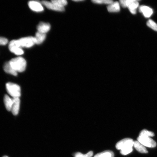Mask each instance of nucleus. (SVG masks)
<instances>
[{
  "mask_svg": "<svg viewBox=\"0 0 157 157\" xmlns=\"http://www.w3.org/2000/svg\"><path fill=\"white\" fill-rule=\"evenodd\" d=\"M9 62L11 67L17 72L24 71L26 67V60L21 57L12 59Z\"/></svg>",
  "mask_w": 157,
  "mask_h": 157,
  "instance_id": "1",
  "label": "nucleus"
},
{
  "mask_svg": "<svg viewBox=\"0 0 157 157\" xmlns=\"http://www.w3.org/2000/svg\"><path fill=\"white\" fill-rule=\"evenodd\" d=\"M15 44L20 48H29L36 44L35 37L29 36L14 40Z\"/></svg>",
  "mask_w": 157,
  "mask_h": 157,
  "instance_id": "2",
  "label": "nucleus"
},
{
  "mask_svg": "<svg viewBox=\"0 0 157 157\" xmlns=\"http://www.w3.org/2000/svg\"><path fill=\"white\" fill-rule=\"evenodd\" d=\"M6 88L8 93L13 98H19L21 95V89L17 84L8 83L6 84Z\"/></svg>",
  "mask_w": 157,
  "mask_h": 157,
  "instance_id": "3",
  "label": "nucleus"
},
{
  "mask_svg": "<svg viewBox=\"0 0 157 157\" xmlns=\"http://www.w3.org/2000/svg\"><path fill=\"white\" fill-rule=\"evenodd\" d=\"M121 5L124 8H128L129 11L133 14H136V9L139 3L136 0H121L120 1Z\"/></svg>",
  "mask_w": 157,
  "mask_h": 157,
  "instance_id": "4",
  "label": "nucleus"
},
{
  "mask_svg": "<svg viewBox=\"0 0 157 157\" xmlns=\"http://www.w3.org/2000/svg\"><path fill=\"white\" fill-rule=\"evenodd\" d=\"M133 141L130 138H125L117 142L116 147L117 150H122L127 148H132L133 146Z\"/></svg>",
  "mask_w": 157,
  "mask_h": 157,
  "instance_id": "5",
  "label": "nucleus"
},
{
  "mask_svg": "<svg viewBox=\"0 0 157 157\" xmlns=\"http://www.w3.org/2000/svg\"><path fill=\"white\" fill-rule=\"evenodd\" d=\"M137 141L145 147L154 148L156 146V142L150 137L139 136L137 139Z\"/></svg>",
  "mask_w": 157,
  "mask_h": 157,
  "instance_id": "6",
  "label": "nucleus"
},
{
  "mask_svg": "<svg viewBox=\"0 0 157 157\" xmlns=\"http://www.w3.org/2000/svg\"><path fill=\"white\" fill-rule=\"evenodd\" d=\"M29 8L32 10L40 12L44 10V8L40 2L38 1H30L29 2Z\"/></svg>",
  "mask_w": 157,
  "mask_h": 157,
  "instance_id": "7",
  "label": "nucleus"
},
{
  "mask_svg": "<svg viewBox=\"0 0 157 157\" xmlns=\"http://www.w3.org/2000/svg\"><path fill=\"white\" fill-rule=\"evenodd\" d=\"M9 48L10 51L15 55L20 56L24 54L22 49L15 44L14 40L11 41L10 43Z\"/></svg>",
  "mask_w": 157,
  "mask_h": 157,
  "instance_id": "8",
  "label": "nucleus"
},
{
  "mask_svg": "<svg viewBox=\"0 0 157 157\" xmlns=\"http://www.w3.org/2000/svg\"><path fill=\"white\" fill-rule=\"evenodd\" d=\"M13 104L12 106L11 111L13 114L17 115L18 114L20 105V100L19 98H13Z\"/></svg>",
  "mask_w": 157,
  "mask_h": 157,
  "instance_id": "9",
  "label": "nucleus"
},
{
  "mask_svg": "<svg viewBox=\"0 0 157 157\" xmlns=\"http://www.w3.org/2000/svg\"><path fill=\"white\" fill-rule=\"evenodd\" d=\"M42 3L48 9L58 11H64V8L59 7L54 4L52 2L44 1H42Z\"/></svg>",
  "mask_w": 157,
  "mask_h": 157,
  "instance_id": "10",
  "label": "nucleus"
},
{
  "mask_svg": "<svg viewBox=\"0 0 157 157\" xmlns=\"http://www.w3.org/2000/svg\"><path fill=\"white\" fill-rule=\"evenodd\" d=\"M50 25L48 23L41 22L39 23L37 27L38 32L46 34L50 30Z\"/></svg>",
  "mask_w": 157,
  "mask_h": 157,
  "instance_id": "11",
  "label": "nucleus"
},
{
  "mask_svg": "<svg viewBox=\"0 0 157 157\" xmlns=\"http://www.w3.org/2000/svg\"><path fill=\"white\" fill-rule=\"evenodd\" d=\"M139 11L142 13L145 17H149L152 14L153 11L152 9L147 6H142L139 8Z\"/></svg>",
  "mask_w": 157,
  "mask_h": 157,
  "instance_id": "12",
  "label": "nucleus"
},
{
  "mask_svg": "<svg viewBox=\"0 0 157 157\" xmlns=\"http://www.w3.org/2000/svg\"><path fill=\"white\" fill-rule=\"evenodd\" d=\"M108 11L110 13H117L120 11V6L117 2H113L107 7Z\"/></svg>",
  "mask_w": 157,
  "mask_h": 157,
  "instance_id": "13",
  "label": "nucleus"
},
{
  "mask_svg": "<svg viewBox=\"0 0 157 157\" xmlns=\"http://www.w3.org/2000/svg\"><path fill=\"white\" fill-rule=\"evenodd\" d=\"M133 146L139 152L144 154H147L148 152L146 147L138 141H134Z\"/></svg>",
  "mask_w": 157,
  "mask_h": 157,
  "instance_id": "14",
  "label": "nucleus"
},
{
  "mask_svg": "<svg viewBox=\"0 0 157 157\" xmlns=\"http://www.w3.org/2000/svg\"><path fill=\"white\" fill-rule=\"evenodd\" d=\"M4 101L7 110L11 111L13 104V98H11L8 95H5L4 98Z\"/></svg>",
  "mask_w": 157,
  "mask_h": 157,
  "instance_id": "15",
  "label": "nucleus"
},
{
  "mask_svg": "<svg viewBox=\"0 0 157 157\" xmlns=\"http://www.w3.org/2000/svg\"><path fill=\"white\" fill-rule=\"evenodd\" d=\"M46 38V34L37 32L35 34V43L37 44H42L44 42Z\"/></svg>",
  "mask_w": 157,
  "mask_h": 157,
  "instance_id": "16",
  "label": "nucleus"
},
{
  "mask_svg": "<svg viewBox=\"0 0 157 157\" xmlns=\"http://www.w3.org/2000/svg\"><path fill=\"white\" fill-rule=\"evenodd\" d=\"M3 69L7 73L12 75L14 76L17 75V72L11 67L9 62L5 63L3 66Z\"/></svg>",
  "mask_w": 157,
  "mask_h": 157,
  "instance_id": "17",
  "label": "nucleus"
},
{
  "mask_svg": "<svg viewBox=\"0 0 157 157\" xmlns=\"http://www.w3.org/2000/svg\"><path fill=\"white\" fill-rule=\"evenodd\" d=\"M113 153L110 151H104L95 155L94 157H114Z\"/></svg>",
  "mask_w": 157,
  "mask_h": 157,
  "instance_id": "18",
  "label": "nucleus"
},
{
  "mask_svg": "<svg viewBox=\"0 0 157 157\" xmlns=\"http://www.w3.org/2000/svg\"><path fill=\"white\" fill-rule=\"evenodd\" d=\"M51 2L55 5L62 8H64L67 4V2L66 0H53Z\"/></svg>",
  "mask_w": 157,
  "mask_h": 157,
  "instance_id": "19",
  "label": "nucleus"
},
{
  "mask_svg": "<svg viewBox=\"0 0 157 157\" xmlns=\"http://www.w3.org/2000/svg\"><path fill=\"white\" fill-rule=\"evenodd\" d=\"M155 135L154 133L151 132L146 130V129H143L140 133L139 136H144V137H151L154 136Z\"/></svg>",
  "mask_w": 157,
  "mask_h": 157,
  "instance_id": "20",
  "label": "nucleus"
},
{
  "mask_svg": "<svg viewBox=\"0 0 157 157\" xmlns=\"http://www.w3.org/2000/svg\"><path fill=\"white\" fill-rule=\"evenodd\" d=\"M94 3L97 4L110 5L113 2L111 0H94L92 1Z\"/></svg>",
  "mask_w": 157,
  "mask_h": 157,
  "instance_id": "21",
  "label": "nucleus"
},
{
  "mask_svg": "<svg viewBox=\"0 0 157 157\" xmlns=\"http://www.w3.org/2000/svg\"><path fill=\"white\" fill-rule=\"evenodd\" d=\"M147 26L150 27V28L152 29L153 30L157 31V24L154 21H152V20H149L147 21Z\"/></svg>",
  "mask_w": 157,
  "mask_h": 157,
  "instance_id": "22",
  "label": "nucleus"
},
{
  "mask_svg": "<svg viewBox=\"0 0 157 157\" xmlns=\"http://www.w3.org/2000/svg\"><path fill=\"white\" fill-rule=\"evenodd\" d=\"M93 152L90 151L86 154H83L81 153L77 152L74 155V157H91L93 156Z\"/></svg>",
  "mask_w": 157,
  "mask_h": 157,
  "instance_id": "23",
  "label": "nucleus"
},
{
  "mask_svg": "<svg viewBox=\"0 0 157 157\" xmlns=\"http://www.w3.org/2000/svg\"><path fill=\"white\" fill-rule=\"evenodd\" d=\"M132 151V148H131L121 150L120 152L121 154L124 155H125L130 154V153Z\"/></svg>",
  "mask_w": 157,
  "mask_h": 157,
  "instance_id": "24",
  "label": "nucleus"
},
{
  "mask_svg": "<svg viewBox=\"0 0 157 157\" xmlns=\"http://www.w3.org/2000/svg\"><path fill=\"white\" fill-rule=\"evenodd\" d=\"M8 42V40L6 38L0 37V45H5L7 44Z\"/></svg>",
  "mask_w": 157,
  "mask_h": 157,
  "instance_id": "25",
  "label": "nucleus"
},
{
  "mask_svg": "<svg viewBox=\"0 0 157 157\" xmlns=\"http://www.w3.org/2000/svg\"><path fill=\"white\" fill-rule=\"evenodd\" d=\"M74 1L75 2H82V1Z\"/></svg>",
  "mask_w": 157,
  "mask_h": 157,
  "instance_id": "26",
  "label": "nucleus"
},
{
  "mask_svg": "<svg viewBox=\"0 0 157 157\" xmlns=\"http://www.w3.org/2000/svg\"><path fill=\"white\" fill-rule=\"evenodd\" d=\"M3 157H9L7 156H3Z\"/></svg>",
  "mask_w": 157,
  "mask_h": 157,
  "instance_id": "27",
  "label": "nucleus"
}]
</instances>
